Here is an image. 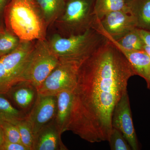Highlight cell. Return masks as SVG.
Masks as SVG:
<instances>
[{
	"mask_svg": "<svg viewBox=\"0 0 150 150\" xmlns=\"http://www.w3.org/2000/svg\"><path fill=\"white\" fill-rule=\"evenodd\" d=\"M135 75L126 56L108 39L80 67L68 131L90 143L108 141L114 108Z\"/></svg>",
	"mask_w": 150,
	"mask_h": 150,
	"instance_id": "1",
	"label": "cell"
},
{
	"mask_svg": "<svg viewBox=\"0 0 150 150\" xmlns=\"http://www.w3.org/2000/svg\"><path fill=\"white\" fill-rule=\"evenodd\" d=\"M5 27L21 41L46 39L48 28L35 0H9L4 13Z\"/></svg>",
	"mask_w": 150,
	"mask_h": 150,
	"instance_id": "2",
	"label": "cell"
},
{
	"mask_svg": "<svg viewBox=\"0 0 150 150\" xmlns=\"http://www.w3.org/2000/svg\"><path fill=\"white\" fill-rule=\"evenodd\" d=\"M46 39L59 58L83 60L105 43L108 38L96 27L83 34L64 37L53 33Z\"/></svg>",
	"mask_w": 150,
	"mask_h": 150,
	"instance_id": "3",
	"label": "cell"
},
{
	"mask_svg": "<svg viewBox=\"0 0 150 150\" xmlns=\"http://www.w3.org/2000/svg\"><path fill=\"white\" fill-rule=\"evenodd\" d=\"M93 11V0H66L64 10L50 28L64 37L83 34L97 24Z\"/></svg>",
	"mask_w": 150,
	"mask_h": 150,
	"instance_id": "4",
	"label": "cell"
},
{
	"mask_svg": "<svg viewBox=\"0 0 150 150\" xmlns=\"http://www.w3.org/2000/svg\"><path fill=\"white\" fill-rule=\"evenodd\" d=\"M59 61V57L51 49L47 39L36 40L23 71V81L28 82L37 89Z\"/></svg>",
	"mask_w": 150,
	"mask_h": 150,
	"instance_id": "5",
	"label": "cell"
},
{
	"mask_svg": "<svg viewBox=\"0 0 150 150\" xmlns=\"http://www.w3.org/2000/svg\"><path fill=\"white\" fill-rule=\"evenodd\" d=\"M84 60L59 58L58 64L37 89L38 94L56 96L62 91H74L79 69Z\"/></svg>",
	"mask_w": 150,
	"mask_h": 150,
	"instance_id": "6",
	"label": "cell"
},
{
	"mask_svg": "<svg viewBox=\"0 0 150 150\" xmlns=\"http://www.w3.org/2000/svg\"><path fill=\"white\" fill-rule=\"evenodd\" d=\"M35 41H21L15 50L0 57V94H6L23 81V74Z\"/></svg>",
	"mask_w": 150,
	"mask_h": 150,
	"instance_id": "7",
	"label": "cell"
},
{
	"mask_svg": "<svg viewBox=\"0 0 150 150\" xmlns=\"http://www.w3.org/2000/svg\"><path fill=\"white\" fill-rule=\"evenodd\" d=\"M97 28L108 39L117 40L135 28L137 22L129 12L118 11L105 16L98 22Z\"/></svg>",
	"mask_w": 150,
	"mask_h": 150,
	"instance_id": "8",
	"label": "cell"
},
{
	"mask_svg": "<svg viewBox=\"0 0 150 150\" xmlns=\"http://www.w3.org/2000/svg\"><path fill=\"white\" fill-rule=\"evenodd\" d=\"M112 128L118 129L122 133L131 149H139L128 92L122 96L114 108L112 117Z\"/></svg>",
	"mask_w": 150,
	"mask_h": 150,
	"instance_id": "9",
	"label": "cell"
},
{
	"mask_svg": "<svg viewBox=\"0 0 150 150\" xmlns=\"http://www.w3.org/2000/svg\"><path fill=\"white\" fill-rule=\"evenodd\" d=\"M56 110V96L38 94L33 106L25 116L31 126L34 140L39 131L54 120Z\"/></svg>",
	"mask_w": 150,
	"mask_h": 150,
	"instance_id": "10",
	"label": "cell"
},
{
	"mask_svg": "<svg viewBox=\"0 0 150 150\" xmlns=\"http://www.w3.org/2000/svg\"><path fill=\"white\" fill-rule=\"evenodd\" d=\"M54 120L44 126L34 140L33 150H66Z\"/></svg>",
	"mask_w": 150,
	"mask_h": 150,
	"instance_id": "11",
	"label": "cell"
},
{
	"mask_svg": "<svg viewBox=\"0 0 150 150\" xmlns=\"http://www.w3.org/2000/svg\"><path fill=\"white\" fill-rule=\"evenodd\" d=\"M6 94L26 114L31 110L38 96L37 89L26 81L14 86Z\"/></svg>",
	"mask_w": 150,
	"mask_h": 150,
	"instance_id": "12",
	"label": "cell"
},
{
	"mask_svg": "<svg viewBox=\"0 0 150 150\" xmlns=\"http://www.w3.org/2000/svg\"><path fill=\"white\" fill-rule=\"evenodd\" d=\"M56 110L54 121L60 134L68 131L72 109L73 91H63L56 96Z\"/></svg>",
	"mask_w": 150,
	"mask_h": 150,
	"instance_id": "13",
	"label": "cell"
},
{
	"mask_svg": "<svg viewBox=\"0 0 150 150\" xmlns=\"http://www.w3.org/2000/svg\"><path fill=\"white\" fill-rule=\"evenodd\" d=\"M129 60L137 75L144 79L150 91V56L145 50L130 51L126 50L112 40Z\"/></svg>",
	"mask_w": 150,
	"mask_h": 150,
	"instance_id": "14",
	"label": "cell"
},
{
	"mask_svg": "<svg viewBox=\"0 0 150 150\" xmlns=\"http://www.w3.org/2000/svg\"><path fill=\"white\" fill-rule=\"evenodd\" d=\"M128 7L137 28L150 31V0H128Z\"/></svg>",
	"mask_w": 150,
	"mask_h": 150,
	"instance_id": "15",
	"label": "cell"
},
{
	"mask_svg": "<svg viewBox=\"0 0 150 150\" xmlns=\"http://www.w3.org/2000/svg\"><path fill=\"white\" fill-rule=\"evenodd\" d=\"M42 13L48 30L64 10L66 0H35Z\"/></svg>",
	"mask_w": 150,
	"mask_h": 150,
	"instance_id": "16",
	"label": "cell"
},
{
	"mask_svg": "<svg viewBox=\"0 0 150 150\" xmlns=\"http://www.w3.org/2000/svg\"><path fill=\"white\" fill-rule=\"evenodd\" d=\"M128 0H93L94 14L97 22L108 13L118 11H129Z\"/></svg>",
	"mask_w": 150,
	"mask_h": 150,
	"instance_id": "17",
	"label": "cell"
},
{
	"mask_svg": "<svg viewBox=\"0 0 150 150\" xmlns=\"http://www.w3.org/2000/svg\"><path fill=\"white\" fill-rule=\"evenodd\" d=\"M111 40L128 51H143L145 50L146 46L138 28L131 30L118 40Z\"/></svg>",
	"mask_w": 150,
	"mask_h": 150,
	"instance_id": "18",
	"label": "cell"
},
{
	"mask_svg": "<svg viewBox=\"0 0 150 150\" xmlns=\"http://www.w3.org/2000/svg\"><path fill=\"white\" fill-rule=\"evenodd\" d=\"M4 95L0 94V120L13 123L17 120L24 118L26 114L14 107Z\"/></svg>",
	"mask_w": 150,
	"mask_h": 150,
	"instance_id": "19",
	"label": "cell"
},
{
	"mask_svg": "<svg viewBox=\"0 0 150 150\" xmlns=\"http://www.w3.org/2000/svg\"><path fill=\"white\" fill-rule=\"evenodd\" d=\"M21 40L5 28L0 32V57L13 51L19 46Z\"/></svg>",
	"mask_w": 150,
	"mask_h": 150,
	"instance_id": "20",
	"label": "cell"
},
{
	"mask_svg": "<svg viewBox=\"0 0 150 150\" xmlns=\"http://www.w3.org/2000/svg\"><path fill=\"white\" fill-rule=\"evenodd\" d=\"M18 129L22 144L28 148L29 150H33L34 138L31 129L27 119L25 118L18 119L13 123Z\"/></svg>",
	"mask_w": 150,
	"mask_h": 150,
	"instance_id": "21",
	"label": "cell"
},
{
	"mask_svg": "<svg viewBox=\"0 0 150 150\" xmlns=\"http://www.w3.org/2000/svg\"><path fill=\"white\" fill-rule=\"evenodd\" d=\"M110 150H131L129 143L121 131L112 128L108 141Z\"/></svg>",
	"mask_w": 150,
	"mask_h": 150,
	"instance_id": "22",
	"label": "cell"
},
{
	"mask_svg": "<svg viewBox=\"0 0 150 150\" xmlns=\"http://www.w3.org/2000/svg\"><path fill=\"white\" fill-rule=\"evenodd\" d=\"M5 141L13 143H21L20 135L16 125L8 121L0 120Z\"/></svg>",
	"mask_w": 150,
	"mask_h": 150,
	"instance_id": "23",
	"label": "cell"
},
{
	"mask_svg": "<svg viewBox=\"0 0 150 150\" xmlns=\"http://www.w3.org/2000/svg\"><path fill=\"white\" fill-rule=\"evenodd\" d=\"M0 150H29L21 143H13L4 141L0 147Z\"/></svg>",
	"mask_w": 150,
	"mask_h": 150,
	"instance_id": "24",
	"label": "cell"
},
{
	"mask_svg": "<svg viewBox=\"0 0 150 150\" xmlns=\"http://www.w3.org/2000/svg\"><path fill=\"white\" fill-rule=\"evenodd\" d=\"M142 39L146 44L145 51L147 53L150 52V31L138 28Z\"/></svg>",
	"mask_w": 150,
	"mask_h": 150,
	"instance_id": "25",
	"label": "cell"
},
{
	"mask_svg": "<svg viewBox=\"0 0 150 150\" xmlns=\"http://www.w3.org/2000/svg\"><path fill=\"white\" fill-rule=\"evenodd\" d=\"M9 0H0V25L5 27L4 13Z\"/></svg>",
	"mask_w": 150,
	"mask_h": 150,
	"instance_id": "26",
	"label": "cell"
},
{
	"mask_svg": "<svg viewBox=\"0 0 150 150\" xmlns=\"http://www.w3.org/2000/svg\"><path fill=\"white\" fill-rule=\"evenodd\" d=\"M5 141L4 136L1 127L0 125V147L3 144Z\"/></svg>",
	"mask_w": 150,
	"mask_h": 150,
	"instance_id": "27",
	"label": "cell"
},
{
	"mask_svg": "<svg viewBox=\"0 0 150 150\" xmlns=\"http://www.w3.org/2000/svg\"><path fill=\"white\" fill-rule=\"evenodd\" d=\"M5 28V27L0 25V32H1V31L2 30L4 29Z\"/></svg>",
	"mask_w": 150,
	"mask_h": 150,
	"instance_id": "28",
	"label": "cell"
},
{
	"mask_svg": "<svg viewBox=\"0 0 150 150\" xmlns=\"http://www.w3.org/2000/svg\"><path fill=\"white\" fill-rule=\"evenodd\" d=\"M149 54V55L150 56V53L149 54H149Z\"/></svg>",
	"mask_w": 150,
	"mask_h": 150,
	"instance_id": "29",
	"label": "cell"
}]
</instances>
